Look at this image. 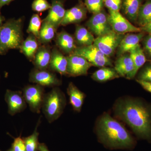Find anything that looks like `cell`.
I'll return each instance as SVG.
<instances>
[{"label": "cell", "mask_w": 151, "mask_h": 151, "mask_svg": "<svg viewBox=\"0 0 151 151\" xmlns=\"http://www.w3.org/2000/svg\"><path fill=\"white\" fill-rule=\"evenodd\" d=\"M115 116L126 123L138 137L151 140V110L141 100L124 97L113 107Z\"/></svg>", "instance_id": "1"}, {"label": "cell", "mask_w": 151, "mask_h": 151, "mask_svg": "<svg viewBox=\"0 0 151 151\" xmlns=\"http://www.w3.org/2000/svg\"><path fill=\"white\" fill-rule=\"evenodd\" d=\"M95 131L98 140L110 149H131L135 141L132 135L119 121L104 113L99 117Z\"/></svg>", "instance_id": "2"}, {"label": "cell", "mask_w": 151, "mask_h": 151, "mask_svg": "<svg viewBox=\"0 0 151 151\" xmlns=\"http://www.w3.org/2000/svg\"><path fill=\"white\" fill-rule=\"evenodd\" d=\"M22 19H9L0 27V54L19 49L24 41Z\"/></svg>", "instance_id": "3"}, {"label": "cell", "mask_w": 151, "mask_h": 151, "mask_svg": "<svg viewBox=\"0 0 151 151\" xmlns=\"http://www.w3.org/2000/svg\"><path fill=\"white\" fill-rule=\"evenodd\" d=\"M66 105V97L58 86L45 94L42 110L49 123L56 121L63 113Z\"/></svg>", "instance_id": "4"}, {"label": "cell", "mask_w": 151, "mask_h": 151, "mask_svg": "<svg viewBox=\"0 0 151 151\" xmlns=\"http://www.w3.org/2000/svg\"><path fill=\"white\" fill-rule=\"evenodd\" d=\"M73 54L83 57L92 66L102 68L113 65L110 58L106 56L94 44L89 46L77 47Z\"/></svg>", "instance_id": "5"}, {"label": "cell", "mask_w": 151, "mask_h": 151, "mask_svg": "<svg viewBox=\"0 0 151 151\" xmlns=\"http://www.w3.org/2000/svg\"><path fill=\"white\" fill-rule=\"evenodd\" d=\"M22 93L31 111L40 113L45 94L44 87L37 84L28 85L25 86Z\"/></svg>", "instance_id": "6"}, {"label": "cell", "mask_w": 151, "mask_h": 151, "mask_svg": "<svg viewBox=\"0 0 151 151\" xmlns=\"http://www.w3.org/2000/svg\"><path fill=\"white\" fill-rule=\"evenodd\" d=\"M125 35L113 31L105 35L97 37L93 44L106 56L110 58L115 53Z\"/></svg>", "instance_id": "7"}, {"label": "cell", "mask_w": 151, "mask_h": 151, "mask_svg": "<svg viewBox=\"0 0 151 151\" xmlns=\"http://www.w3.org/2000/svg\"><path fill=\"white\" fill-rule=\"evenodd\" d=\"M89 31L97 37L105 35L113 31L109 21V15L104 10L93 14L86 22Z\"/></svg>", "instance_id": "8"}, {"label": "cell", "mask_w": 151, "mask_h": 151, "mask_svg": "<svg viewBox=\"0 0 151 151\" xmlns=\"http://www.w3.org/2000/svg\"><path fill=\"white\" fill-rule=\"evenodd\" d=\"M30 82L43 87H54L61 84V80L51 70H40L35 68L29 75Z\"/></svg>", "instance_id": "9"}, {"label": "cell", "mask_w": 151, "mask_h": 151, "mask_svg": "<svg viewBox=\"0 0 151 151\" xmlns=\"http://www.w3.org/2000/svg\"><path fill=\"white\" fill-rule=\"evenodd\" d=\"M109 21L114 32L121 34L138 33L142 31L141 28L137 27L132 23L119 12L109 11Z\"/></svg>", "instance_id": "10"}, {"label": "cell", "mask_w": 151, "mask_h": 151, "mask_svg": "<svg viewBox=\"0 0 151 151\" xmlns=\"http://www.w3.org/2000/svg\"><path fill=\"white\" fill-rule=\"evenodd\" d=\"M67 75L76 77L86 75L88 70L92 65L83 57L71 54L67 56Z\"/></svg>", "instance_id": "11"}, {"label": "cell", "mask_w": 151, "mask_h": 151, "mask_svg": "<svg viewBox=\"0 0 151 151\" xmlns=\"http://www.w3.org/2000/svg\"><path fill=\"white\" fill-rule=\"evenodd\" d=\"M5 99L8 107V113L12 116L21 113L27 107L22 91L7 89L6 91Z\"/></svg>", "instance_id": "12"}, {"label": "cell", "mask_w": 151, "mask_h": 151, "mask_svg": "<svg viewBox=\"0 0 151 151\" xmlns=\"http://www.w3.org/2000/svg\"><path fill=\"white\" fill-rule=\"evenodd\" d=\"M65 11L61 0H52L48 14L43 21L50 24L57 29L61 26Z\"/></svg>", "instance_id": "13"}, {"label": "cell", "mask_w": 151, "mask_h": 151, "mask_svg": "<svg viewBox=\"0 0 151 151\" xmlns=\"http://www.w3.org/2000/svg\"><path fill=\"white\" fill-rule=\"evenodd\" d=\"M114 69L120 77L131 79L134 77V65L129 53L119 56L115 63Z\"/></svg>", "instance_id": "14"}, {"label": "cell", "mask_w": 151, "mask_h": 151, "mask_svg": "<svg viewBox=\"0 0 151 151\" xmlns=\"http://www.w3.org/2000/svg\"><path fill=\"white\" fill-rule=\"evenodd\" d=\"M87 10L83 3L65 11V16L63 20L61 26H65L72 24L78 23L86 18Z\"/></svg>", "instance_id": "15"}, {"label": "cell", "mask_w": 151, "mask_h": 151, "mask_svg": "<svg viewBox=\"0 0 151 151\" xmlns=\"http://www.w3.org/2000/svg\"><path fill=\"white\" fill-rule=\"evenodd\" d=\"M68 60L57 48L51 50V58L48 68L52 72H57L62 75H67Z\"/></svg>", "instance_id": "16"}, {"label": "cell", "mask_w": 151, "mask_h": 151, "mask_svg": "<svg viewBox=\"0 0 151 151\" xmlns=\"http://www.w3.org/2000/svg\"><path fill=\"white\" fill-rule=\"evenodd\" d=\"M144 37L145 34L142 32L125 34L117 49L118 56L129 53L132 49L139 44Z\"/></svg>", "instance_id": "17"}, {"label": "cell", "mask_w": 151, "mask_h": 151, "mask_svg": "<svg viewBox=\"0 0 151 151\" xmlns=\"http://www.w3.org/2000/svg\"><path fill=\"white\" fill-rule=\"evenodd\" d=\"M55 43L58 47L65 54H73L76 48L74 38L67 32L63 30L56 35Z\"/></svg>", "instance_id": "18"}, {"label": "cell", "mask_w": 151, "mask_h": 151, "mask_svg": "<svg viewBox=\"0 0 151 151\" xmlns=\"http://www.w3.org/2000/svg\"><path fill=\"white\" fill-rule=\"evenodd\" d=\"M51 50L46 45L40 46L36 52L33 60L35 68L40 70L48 68L51 58Z\"/></svg>", "instance_id": "19"}, {"label": "cell", "mask_w": 151, "mask_h": 151, "mask_svg": "<svg viewBox=\"0 0 151 151\" xmlns=\"http://www.w3.org/2000/svg\"><path fill=\"white\" fill-rule=\"evenodd\" d=\"M67 94L69 96V103L72 106L73 110L80 112L84 103L86 95L81 92L75 84L70 82L67 89Z\"/></svg>", "instance_id": "20"}, {"label": "cell", "mask_w": 151, "mask_h": 151, "mask_svg": "<svg viewBox=\"0 0 151 151\" xmlns=\"http://www.w3.org/2000/svg\"><path fill=\"white\" fill-rule=\"evenodd\" d=\"M74 38L76 43L79 47L92 45L94 44L95 39L89 30L80 25L76 26Z\"/></svg>", "instance_id": "21"}, {"label": "cell", "mask_w": 151, "mask_h": 151, "mask_svg": "<svg viewBox=\"0 0 151 151\" xmlns=\"http://www.w3.org/2000/svg\"><path fill=\"white\" fill-rule=\"evenodd\" d=\"M143 0H122V8L124 13L130 20L137 21Z\"/></svg>", "instance_id": "22"}, {"label": "cell", "mask_w": 151, "mask_h": 151, "mask_svg": "<svg viewBox=\"0 0 151 151\" xmlns=\"http://www.w3.org/2000/svg\"><path fill=\"white\" fill-rule=\"evenodd\" d=\"M39 42L35 36L29 34L24 40L20 47V51L30 60H33L39 47Z\"/></svg>", "instance_id": "23"}, {"label": "cell", "mask_w": 151, "mask_h": 151, "mask_svg": "<svg viewBox=\"0 0 151 151\" xmlns=\"http://www.w3.org/2000/svg\"><path fill=\"white\" fill-rule=\"evenodd\" d=\"M120 77L114 68L107 67L101 68L92 73V78L98 82H105Z\"/></svg>", "instance_id": "24"}, {"label": "cell", "mask_w": 151, "mask_h": 151, "mask_svg": "<svg viewBox=\"0 0 151 151\" xmlns=\"http://www.w3.org/2000/svg\"><path fill=\"white\" fill-rule=\"evenodd\" d=\"M57 29L53 26L47 22L42 20L37 40L43 45L51 42L55 36Z\"/></svg>", "instance_id": "25"}, {"label": "cell", "mask_w": 151, "mask_h": 151, "mask_svg": "<svg viewBox=\"0 0 151 151\" xmlns=\"http://www.w3.org/2000/svg\"><path fill=\"white\" fill-rule=\"evenodd\" d=\"M129 53L134 65L135 70L134 75L135 77L139 70L145 63L147 58L144 50L141 47L139 44L132 49Z\"/></svg>", "instance_id": "26"}, {"label": "cell", "mask_w": 151, "mask_h": 151, "mask_svg": "<svg viewBox=\"0 0 151 151\" xmlns=\"http://www.w3.org/2000/svg\"><path fill=\"white\" fill-rule=\"evenodd\" d=\"M137 21L142 27L151 22V0L141 6Z\"/></svg>", "instance_id": "27"}, {"label": "cell", "mask_w": 151, "mask_h": 151, "mask_svg": "<svg viewBox=\"0 0 151 151\" xmlns=\"http://www.w3.org/2000/svg\"><path fill=\"white\" fill-rule=\"evenodd\" d=\"M37 126L36 127L35 130L31 135L23 138L25 145L26 151H38L40 143L38 142V137L39 133L37 132Z\"/></svg>", "instance_id": "28"}, {"label": "cell", "mask_w": 151, "mask_h": 151, "mask_svg": "<svg viewBox=\"0 0 151 151\" xmlns=\"http://www.w3.org/2000/svg\"><path fill=\"white\" fill-rule=\"evenodd\" d=\"M42 22V21L38 14H34L33 15L27 30L28 33L35 36L38 39Z\"/></svg>", "instance_id": "29"}, {"label": "cell", "mask_w": 151, "mask_h": 151, "mask_svg": "<svg viewBox=\"0 0 151 151\" xmlns=\"http://www.w3.org/2000/svg\"><path fill=\"white\" fill-rule=\"evenodd\" d=\"M84 5L87 10L93 14L103 10L104 0H84Z\"/></svg>", "instance_id": "30"}, {"label": "cell", "mask_w": 151, "mask_h": 151, "mask_svg": "<svg viewBox=\"0 0 151 151\" xmlns=\"http://www.w3.org/2000/svg\"><path fill=\"white\" fill-rule=\"evenodd\" d=\"M32 7L33 10L37 12H42L49 9L51 7V4L47 0H34Z\"/></svg>", "instance_id": "31"}, {"label": "cell", "mask_w": 151, "mask_h": 151, "mask_svg": "<svg viewBox=\"0 0 151 151\" xmlns=\"http://www.w3.org/2000/svg\"><path fill=\"white\" fill-rule=\"evenodd\" d=\"M137 80L151 82V63L146 65L140 71Z\"/></svg>", "instance_id": "32"}, {"label": "cell", "mask_w": 151, "mask_h": 151, "mask_svg": "<svg viewBox=\"0 0 151 151\" xmlns=\"http://www.w3.org/2000/svg\"><path fill=\"white\" fill-rule=\"evenodd\" d=\"M122 0H104V5L109 11L119 12L122 8Z\"/></svg>", "instance_id": "33"}, {"label": "cell", "mask_w": 151, "mask_h": 151, "mask_svg": "<svg viewBox=\"0 0 151 151\" xmlns=\"http://www.w3.org/2000/svg\"><path fill=\"white\" fill-rule=\"evenodd\" d=\"M142 40L144 52L149 59L151 60V35L144 37Z\"/></svg>", "instance_id": "34"}, {"label": "cell", "mask_w": 151, "mask_h": 151, "mask_svg": "<svg viewBox=\"0 0 151 151\" xmlns=\"http://www.w3.org/2000/svg\"><path fill=\"white\" fill-rule=\"evenodd\" d=\"M12 149L13 151H26L23 138L21 137L15 138L13 143Z\"/></svg>", "instance_id": "35"}, {"label": "cell", "mask_w": 151, "mask_h": 151, "mask_svg": "<svg viewBox=\"0 0 151 151\" xmlns=\"http://www.w3.org/2000/svg\"><path fill=\"white\" fill-rule=\"evenodd\" d=\"M137 81L145 90L151 93V82L137 80Z\"/></svg>", "instance_id": "36"}, {"label": "cell", "mask_w": 151, "mask_h": 151, "mask_svg": "<svg viewBox=\"0 0 151 151\" xmlns=\"http://www.w3.org/2000/svg\"><path fill=\"white\" fill-rule=\"evenodd\" d=\"M142 31L147 33L148 34L151 35V22L148 24L141 27Z\"/></svg>", "instance_id": "37"}, {"label": "cell", "mask_w": 151, "mask_h": 151, "mask_svg": "<svg viewBox=\"0 0 151 151\" xmlns=\"http://www.w3.org/2000/svg\"><path fill=\"white\" fill-rule=\"evenodd\" d=\"M13 0H0V9L3 6L9 5Z\"/></svg>", "instance_id": "38"}, {"label": "cell", "mask_w": 151, "mask_h": 151, "mask_svg": "<svg viewBox=\"0 0 151 151\" xmlns=\"http://www.w3.org/2000/svg\"><path fill=\"white\" fill-rule=\"evenodd\" d=\"M38 151H50L47 146L44 144H40L39 145Z\"/></svg>", "instance_id": "39"}, {"label": "cell", "mask_w": 151, "mask_h": 151, "mask_svg": "<svg viewBox=\"0 0 151 151\" xmlns=\"http://www.w3.org/2000/svg\"><path fill=\"white\" fill-rule=\"evenodd\" d=\"M5 21V18L0 13V27L4 24V22Z\"/></svg>", "instance_id": "40"}, {"label": "cell", "mask_w": 151, "mask_h": 151, "mask_svg": "<svg viewBox=\"0 0 151 151\" xmlns=\"http://www.w3.org/2000/svg\"><path fill=\"white\" fill-rule=\"evenodd\" d=\"M7 151H13V150L11 148L10 149V150H8Z\"/></svg>", "instance_id": "41"}, {"label": "cell", "mask_w": 151, "mask_h": 151, "mask_svg": "<svg viewBox=\"0 0 151 151\" xmlns=\"http://www.w3.org/2000/svg\"><path fill=\"white\" fill-rule=\"evenodd\" d=\"M78 1H79V2H82V0H78Z\"/></svg>", "instance_id": "42"}]
</instances>
